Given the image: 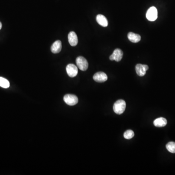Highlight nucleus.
<instances>
[{
  "label": "nucleus",
  "instance_id": "nucleus-7",
  "mask_svg": "<svg viewBox=\"0 0 175 175\" xmlns=\"http://www.w3.org/2000/svg\"><path fill=\"white\" fill-rule=\"evenodd\" d=\"M94 81L99 83L104 82L107 79V76L105 73L102 72H97L93 76Z\"/></svg>",
  "mask_w": 175,
  "mask_h": 175
},
{
  "label": "nucleus",
  "instance_id": "nucleus-9",
  "mask_svg": "<svg viewBox=\"0 0 175 175\" xmlns=\"http://www.w3.org/2000/svg\"><path fill=\"white\" fill-rule=\"evenodd\" d=\"M69 43L72 46H75L78 43L77 36L74 32H71L68 35Z\"/></svg>",
  "mask_w": 175,
  "mask_h": 175
},
{
  "label": "nucleus",
  "instance_id": "nucleus-13",
  "mask_svg": "<svg viewBox=\"0 0 175 175\" xmlns=\"http://www.w3.org/2000/svg\"><path fill=\"white\" fill-rule=\"evenodd\" d=\"M128 39L133 43H137L141 40V36L139 35L134 33L133 32H129L127 35Z\"/></svg>",
  "mask_w": 175,
  "mask_h": 175
},
{
  "label": "nucleus",
  "instance_id": "nucleus-5",
  "mask_svg": "<svg viewBox=\"0 0 175 175\" xmlns=\"http://www.w3.org/2000/svg\"><path fill=\"white\" fill-rule=\"evenodd\" d=\"M66 71L68 76L71 77H74L78 74V69L76 65L69 64L66 67Z\"/></svg>",
  "mask_w": 175,
  "mask_h": 175
},
{
  "label": "nucleus",
  "instance_id": "nucleus-14",
  "mask_svg": "<svg viewBox=\"0 0 175 175\" xmlns=\"http://www.w3.org/2000/svg\"><path fill=\"white\" fill-rule=\"evenodd\" d=\"M10 82L4 77H0V87L5 89L10 87Z\"/></svg>",
  "mask_w": 175,
  "mask_h": 175
},
{
  "label": "nucleus",
  "instance_id": "nucleus-4",
  "mask_svg": "<svg viewBox=\"0 0 175 175\" xmlns=\"http://www.w3.org/2000/svg\"><path fill=\"white\" fill-rule=\"evenodd\" d=\"M64 101L69 106H74L78 103V99L74 94H68L64 96Z\"/></svg>",
  "mask_w": 175,
  "mask_h": 175
},
{
  "label": "nucleus",
  "instance_id": "nucleus-15",
  "mask_svg": "<svg viewBox=\"0 0 175 175\" xmlns=\"http://www.w3.org/2000/svg\"><path fill=\"white\" fill-rule=\"evenodd\" d=\"M166 148L167 150L172 153H175V143L173 142H169L166 145Z\"/></svg>",
  "mask_w": 175,
  "mask_h": 175
},
{
  "label": "nucleus",
  "instance_id": "nucleus-8",
  "mask_svg": "<svg viewBox=\"0 0 175 175\" xmlns=\"http://www.w3.org/2000/svg\"><path fill=\"white\" fill-rule=\"evenodd\" d=\"M123 56V52L121 49H116L114 51L110 57V60H115L116 61L119 62L121 61L122 57Z\"/></svg>",
  "mask_w": 175,
  "mask_h": 175
},
{
  "label": "nucleus",
  "instance_id": "nucleus-3",
  "mask_svg": "<svg viewBox=\"0 0 175 175\" xmlns=\"http://www.w3.org/2000/svg\"><path fill=\"white\" fill-rule=\"evenodd\" d=\"M76 63L78 68L82 71L87 70L89 66L87 60L83 57H77L76 60Z\"/></svg>",
  "mask_w": 175,
  "mask_h": 175
},
{
  "label": "nucleus",
  "instance_id": "nucleus-10",
  "mask_svg": "<svg viewBox=\"0 0 175 175\" xmlns=\"http://www.w3.org/2000/svg\"><path fill=\"white\" fill-rule=\"evenodd\" d=\"M62 48V44L61 41L59 40H57L52 44L51 50L53 53L57 54L60 53Z\"/></svg>",
  "mask_w": 175,
  "mask_h": 175
},
{
  "label": "nucleus",
  "instance_id": "nucleus-17",
  "mask_svg": "<svg viewBox=\"0 0 175 175\" xmlns=\"http://www.w3.org/2000/svg\"><path fill=\"white\" fill-rule=\"evenodd\" d=\"M1 27H2V24H1V23L0 22V30L1 29Z\"/></svg>",
  "mask_w": 175,
  "mask_h": 175
},
{
  "label": "nucleus",
  "instance_id": "nucleus-11",
  "mask_svg": "<svg viewBox=\"0 0 175 175\" xmlns=\"http://www.w3.org/2000/svg\"><path fill=\"white\" fill-rule=\"evenodd\" d=\"M96 21L98 24L103 27H107L108 25V21L106 18L103 15L99 14L96 16Z\"/></svg>",
  "mask_w": 175,
  "mask_h": 175
},
{
  "label": "nucleus",
  "instance_id": "nucleus-1",
  "mask_svg": "<svg viewBox=\"0 0 175 175\" xmlns=\"http://www.w3.org/2000/svg\"><path fill=\"white\" fill-rule=\"evenodd\" d=\"M126 107V103L123 100H119L113 105V110L117 114H121L125 112Z\"/></svg>",
  "mask_w": 175,
  "mask_h": 175
},
{
  "label": "nucleus",
  "instance_id": "nucleus-12",
  "mask_svg": "<svg viewBox=\"0 0 175 175\" xmlns=\"http://www.w3.org/2000/svg\"><path fill=\"white\" fill-rule=\"evenodd\" d=\"M167 120L163 117L157 118L153 122L154 126L156 127H163L167 125Z\"/></svg>",
  "mask_w": 175,
  "mask_h": 175
},
{
  "label": "nucleus",
  "instance_id": "nucleus-16",
  "mask_svg": "<svg viewBox=\"0 0 175 175\" xmlns=\"http://www.w3.org/2000/svg\"><path fill=\"white\" fill-rule=\"evenodd\" d=\"M134 136V132L131 130H126L124 134V137L126 139H130L131 138H132Z\"/></svg>",
  "mask_w": 175,
  "mask_h": 175
},
{
  "label": "nucleus",
  "instance_id": "nucleus-2",
  "mask_svg": "<svg viewBox=\"0 0 175 175\" xmlns=\"http://www.w3.org/2000/svg\"><path fill=\"white\" fill-rule=\"evenodd\" d=\"M146 17L149 21H155L158 18V11L155 7H151L147 10Z\"/></svg>",
  "mask_w": 175,
  "mask_h": 175
},
{
  "label": "nucleus",
  "instance_id": "nucleus-6",
  "mask_svg": "<svg viewBox=\"0 0 175 175\" xmlns=\"http://www.w3.org/2000/svg\"><path fill=\"white\" fill-rule=\"evenodd\" d=\"M149 70V66L146 65L141 64H137L135 67V70L137 74L140 76H143L146 74V72Z\"/></svg>",
  "mask_w": 175,
  "mask_h": 175
}]
</instances>
